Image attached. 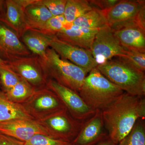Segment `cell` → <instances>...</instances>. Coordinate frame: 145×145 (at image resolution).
Masks as SVG:
<instances>
[{"label": "cell", "mask_w": 145, "mask_h": 145, "mask_svg": "<svg viewBox=\"0 0 145 145\" xmlns=\"http://www.w3.org/2000/svg\"><path fill=\"white\" fill-rule=\"evenodd\" d=\"M102 111L108 136L117 145L130 132L138 120L144 119L145 98L124 92Z\"/></svg>", "instance_id": "6da1fadb"}, {"label": "cell", "mask_w": 145, "mask_h": 145, "mask_svg": "<svg viewBox=\"0 0 145 145\" xmlns=\"http://www.w3.org/2000/svg\"><path fill=\"white\" fill-rule=\"evenodd\" d=\"M123 92L96 67L86 76L79 94L90 108L95 111H103Z\"/></svg>", "instance_id": "7a4b0ae2"}, {"label": "cell", "mask_w": 145, "mask_h": 145, "mask_svg": "<svg viewBox=\"0 0 145 145\" xmlns=\"http://www.w3.org/2000/svg\"><path fill=\"white\" fill-rule=\"evenodd\" d=\"M110 60L97 68L111 82L124 92L133 96L144 97V72L136 69L122 57Z\"/></svg>", "instance_id": "3957f363"}, {"label": "cell", "mask_w": 145, "mask_h": 145, "mask_svg": "<svg viewBox=\"0 0 145 145\" xmlns=\"http://www.w3.org/2000/svg\"><path fill=\"white\" fill-rule=\"evenodd\" d=\"M39 58L48 80H54L79 93L87 74L85 71L60 57L50 47L44 58Z\"/></svg>", "instance_id": "277c9868"}, {"label": "cell", "mask_w": 145, "mask_h": 145, "mask_svg": "<svg viewBox=\"0 0 145 145\" xmlns=\"http://www.w3.org/2000/svg\"><path fill=\"white\" fill-rule=\"evenodd\" d=\"M36 121L50 137L70 143L78 135L84 123L73 118L66 108Z\"/></svg>", "instance_id": "5b68a950"}, {"label": "cell", "mask_w": 145, "mask_h": 145, "mask_svg": "<svg viewBox=\"0 0 145 145\" xmlns=\"http://www.w3.org/2000/svg\"><path fill=\"white\" fill-rule=\"evenodd\" d=\"M90 50L97 66L104 64L114 57H124L127 52L108 25L99 29Z\"/></svg>", "instance_id": "8992f818"}, {"label": "cell", "mask_w": 145, "mask_h": 145, "mask_svg": "<svg viewBox=\"0 0 145 145\" xmlns=\"http://www.w3.org/2000/svg\"><path fill=\"white\" fill-rule=\"evenodd\" d=\"M104 13L110 27L135 22L145 28V1L121 0Z\"/></svg>", "instance_id": "52a82bcc"}, {"label": "cell", "mask_w": 145, "mask_h": 145, "mask_svg": "<svg viewBox=\"0 0 145 145\" xmlns=\"http://www.w3.org/2000/svg\"><path fill=\"white\" fill-rule=\"evenodd\" d=\"M46 86L58 96L68 111L74 119L84 122L95 114L93 110L85 103L79 93L49 79Z\"/></svg>", "instance_id": "ba28073f"}, {"label": "cell", "mask_w": 145, "mask_h": 145, "mask_svg": "<svg viewBox=\"0 0 145 145\" xmlns=\"http://www.w3.org/2000/svg\"><path fill=\"white\" fill-rule=\"evenodd\" d=\"M7 61L11 69L36 90L46 86L48 80L38 56L32 54Z\"/></svg>", "instance_id": "9c48e42d"}, {"label": "cell", "mask_w": 145, "mask_h": 145, "mask_svg": "<svg viewBox=\"0 0 145 145\" xmlns=\"http://www.w3.org/2000/svg\"><path fill=\"white\" fill-rule=\"evenodd\" d=\"M22 105L35 120L66 108L58 96L46 86L36 89Z\"/></svg>", "instance_id": "30bf717a"}, {"label": "cell", "mask_w": 145, "mask_h": 145, "mask_svg": "<svg viewBox=\"0 0 145 145\" xmlns=\"http://www.w3.org/2000/svg\"><path fill=\"white\" fill-rule=\"evenodd\" d=\"M49 36L50 47L60 57L83 69L87 73L97 67V64L89 50L68 44L55 36Z\"/></svg>", "instance_id": "8fae6325"}, {"label": "cell", "mask_w": 145, "mask_h": 145, "mask_svg": "<svg viewBox=\"0 0 145 145\" xmlns=\"http://www.w3.org/2000/svg\"><path fill=\"white\" fill-rule=\"evenodd\" d=\"M0 133L23 142L37 134L48 136L39 122L33 119H14L0 122Z\"/></svg>", "instance_id": "7c38bea8"}, {"label": "cell", "mask_w": 145, "mask_h": 145, "mask_svg": "<svg viewBox=\"0 0 145 145\" xmlns=\"http://www.w3.org/2000/svg\"><path fill=\"white\" fill-rule=\"evenodd\" d=\"M104 127L102 111L96 110L92 117L84 122L71 145H96L108 136Z\"/></svg>", "instance_id": "4fadbf2b"}, {"label": "cell", "mask_w": 145, "mask_h": 145, "mask_svg": "<svg viewBox=\"0 0 145 145\" xmlns=\"http://www.w3.org/2000/svg\"><path fill=\"white\" fill-rule=\"evenodd\" d=\"M31 54L16 33L0 22V57L8 61Z\"/></svg>", "instance_id": "5bb4252c"}, {"label": "cell", "mask_w": 145, "mask_h": 145, "mask_svg": "<svg viewBox=\"0 0 145 145\" xmlns=\"http://www.w3.org/2000/svg\"><path fill=\"white\" fill-rule=\"evenodd\" d=\"M99 29L84 28L69 23L55 36L68 44L90 50L93 39Z\"/></svg>", "instance_id": "9a60e30c"}, {"label": "cell", "mask_w": 145, "mask_h": 145, "mask_svg": "<svg viewBox=\"0 0 145 145\" xmlns=\"http://www.w3.org/2000/svg\"><path fill=\"white\" fill-rule=\"evenodd\" d=\"M112 31L127 50L145 52V29L137 25H129Z\"/></svg>", "instance_id": "2e32d148"}, {"label": "cell", "mask_w": 145, "mask_h": 145, "mask_svg": "<svg viewBox=\"0 0 145 145\" xmlns=\"http://www.w3.org/2000/svg\"><path fill=\"white\" fill-rule=\"evenodd\" d=\"M5 6V14L1 22L13 30L20 39L27 30L24 13L25 8L16 0H6Z\"/></svg>", "instance_id": "e0dca14e"}, {"label": "cell", "mask_w": 145, "mask_h": 145, "mask_svg": "<svg viewBox=\"0 0 145 145\" xmlns=\"http://www.w3.org/2000/svg\"><path fill=\"white\" fill-rule=\"evenodd\" d=\"M25 20L27 29L37 30L53 17L42 0H36L25 9Z\"/></svg>", "instance_id": "ac0fdd59"}, {"label": "cell", "mask_w": 145, "mask_h": 145, "mask_svg": "<svg viewBox=\"0 0 145 145\" xmlns=\"http://www.w3.org/2000/svg\"><path fill=\"white\" fill-rule=\"evenodd\" d=\"M18 119L35 120L23 105L10 101L3 91L0 90V122Z\"/></svg>", "instance_id": "d6986e66"}, {"label": "cell", "mask_w": 145, "mask_h": 145, "mask_svg": "<svg viewBox=\"0 0 145 145\" xmlns=\"http://www.w3.org/2000/svg\"><path fill=\"white\" fill-rule=\"evenodd\" d=\"M21 39L22 42L32 54L44 58L49 47V36L31 29L27 30Z\"/></svg>", "instance_id": "ffe728a7"}, {"label": "cell", "mask_w": 145, "mask_h": 145, "mask_svg": "<svg viewBox=\"0 0 145 145\" xmlns=\"http://www.w3.org/2000/svg\"><path fill=\"white\" fill-rule=\"evenodd\" d=\"M72 24L89 29H101L108 25L103 11L95 8L77 18Z\"/></svg>", "instance_id": "44dd1931"}, {"label": "cell", "mask_w": 145, "mask_h": 145, "mask_svg": "<svg viewBox=\"0 0 145 145\" xmlns=\"http://www.w3.org/2000/svg\"><path fill=\"white\" fill-rule=\"evenodd\" d=\"M93 8L89 1L67 0L63 15L67 22L72 23L77 18Z\"/></svg>", "instance_id": "7402d4cb"}, {"label": "cell", "mask_w": 145, "mask_h": 145, "mask_svg": "<svg viewBox=\"0 0 145 145\" xmlns=\"http://www.w3.org/2000/svg\"><path fill=\"white\" fill-rule=\"evenodd\" d=\"M36 89L22 79L9 90L4 92L10 101L23 104L34 94Z\"/></svg>", "instance_id": "603a6c76"}, {"label": "cell", "mask_w": 145, "mask_h": 145, "mask_svg": "<svg viewBox=\"0 0 145 145\" xmlns=\"http://www.w3.org/2000/svg\"><path fill=\"white\" fill-rule=\"evenodd\" d=\"M117 145H145V125L138 120L127 136Z\"/></svg>", "instance_id": "cb8c5ba5"}, {"label": "cell", "mask_w": 145, "mask_h": 145, "mask_svg": "<svg viewBox=\"0 0 145 145\" xmlns=\"http://www.w3.org/2000/svg\"><path fill=\"white\" fill-rule=\"evenodd\" d=\"M68 23L63 15L53 16L41 27L34 30L48 36H56L57 33L64 28Z\"/></svg>", "instance_id": "d4e9b609"}, {"label": "cell", "mask_w": 145, "mask_h": 145, "mask_svg": "<svg viewBox=\"0 0 145 145\" xmlns=\"http://www.w3.org/2000/svg\"><path fill=\"white\" fill-rule=\"evenodd\" d=\"M22 79L8 64L0 65V80L4 92L12 88Z\"/></svg>", "instance_id": "484cf974"}, {"label": "cell", "mask_w": 145, "mask_h": 145, "mask_svg": "<svg viewBox=\"0 0 145 145\" xmlns=\"http://www.w3.org/2000/svg\"><path fill=\"white\" fill-rule=\"evenodd\" d=\"M122 57L132 66L142 72L145 70V52L127 50L126 53Z\"/></svg>", "instance_id": "4316f807"}, {"label": "cell", "mask_w": 145, "mask_h": 145, "mask_svg": "<svg viewBox=\"0 0 145 145\" xmlns=\"http://www.w3.org/2000/svg\"><path fill=\"white\" fill-rule=\"evenodd\" d=\"M24 145H71V143L57 140L48 135L37 134L24 142Z\"/></svg>", "instance_id": "83f0119b"}, {"label": "cell", "mask_w": 145, "mask_h": 145, "mask_svg": "<svg viewBox=\"0 0 145 145\" xmlns=\"http://www.w3.org/2000/svg\"><path fill=\"white\" fill-rule=\"evenodd\" d=\"M53 16L64 14L67 0H42Z\"/></svg>", "instance_id": "f1b7e54d"}, {"label": "cell", "mask_w": 145, "mask_h": 145, "mask_svg": "<svg viewBox=\"0 0 145 145\" xmlns=\"http://www.w3.org/2000/svg\"><path fill=\"white\" fill-rule=\"evenodd\" d=\"M93 8H98L104 12L107 11L120 1L119 0H92L89 1Z\"/></svg>", "instance_id": "f546056e"}, {"label": "cell", "mask_w": 145, "mask_h": 145, "mask_svg": "<svg viewBox=\"0 0 145 145\" xmlns=\"http://www.w3.org/2000/svg\"><path fill=\"white\" fill-rule=\"evenodd\" d=\"M22 142L0 133V145H24Z\"/></svg>", "instance_id": "4dcf8cb0"}, {"label": "cell", "mask_w": 145, "mask_h": 145, "mask_svg": "<svg viewBox=\"0 0 145 145\" xmlns=\"http://www.w3.org/2000/svg\"><path fill=\"white\" fill-rule=\"evenodd\" d=\"M5 10V1L0 0V22L4 16Z\"/></svg>", "instance_id": "1f68e13d"}, {"label": "cell", "mask_w": 145, "mask_h": 145, "mask_svg": "<svg viewBox=\"0 0 145 145\" xmlns=\"http://www.w3.org/2000/svg\"><path fill=\"white\" fill-rule=\"evenodd\" d=\"M96 145H116L111 141L108 136L105 137Z\"/></svg>", "instance_id": "d6a6232c"}, {"label": "cell", "mask_w": 145, "mask_h": 145, "mask_svg": "<svg viewBox=\"0 0 145 145\" xmlns=\"http://www.w3.org/2000/svg\"><path fill=\"white\" fill-rule=\"evenodd\" d=\"M7 64V61H5L0 57V65H5Z\"/></svg>", "instance_id": "836d02e7"}]
</instances>
